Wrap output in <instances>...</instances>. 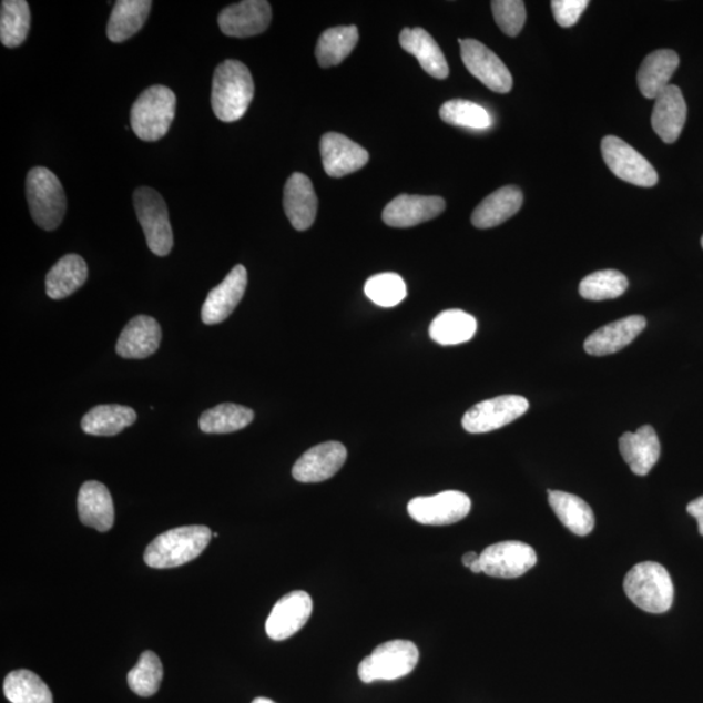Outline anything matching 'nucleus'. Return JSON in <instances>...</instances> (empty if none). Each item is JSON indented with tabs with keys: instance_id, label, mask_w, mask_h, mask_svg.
I'll return each mask as SVG.
<instances>
[{
	"instance_id": "1a4fd4ad",
	"label": "nucleus",
	"mask_w": 703,
	"mask_h": 703,
	"mask_svg": "<svg viewBox=\"0 0 703 703\" xmlns=\"http://www.w3.org/2000/svg\"><path fill=\"white\" fill-rule=\"evenodd\" d=\"M529 401L520 395H503L478 403L462 417V428L482 434L505 428L527 414Z\"/></svg>"
},
{
	"instance_id": "473e14b6",
	"label": "nucleus",
	"mask_w": 703,
	"mask_h": 703,
	"mask_svg": "<svg viewBox=\"0 0 703 703\" xmlns=\"http://www.w3.org/2000/svg\"><path fill=\"white\" fill-rule=\"evenodd\" d=\"M357 42L358 29L355 26L327 29L317 43L318 64L324 69L340 64L355 50Z\"/></svg>"
},
{
	"instance_id": "c85d7f7f",
	"label": "nucleus",
	"mask_w": 703,
	"mask_h": 703,
	"mask_svg": "<svg viewBox=\"0 0 703 703\" xmlns=\"http://www.w3.org/2000/svg\"><path fill=\"white\" fill-rule=\"evenodd\" d=\"M137 420V414L131 407L119 404H104L94 407L82 417L81 429L89 436L114 437L130 428Z\"/></svg>"
},
{
	"instance_id": "aec40b11",
	"label": "nucleus",
	"mask_w": 703,
	"mask_h": 703,
	"mask_svg": "<svg viewBox=\"0 0 703 703\" xmlns=\"http://www.w3.org/2000/svg\"><path fill=\"white\" fill-rule=\"evenodd\" d=\"M162 328L153 317L137 316L129 322L116 343V354L130 360H142L159 350Z\"/></svg>"
},
{
	"instance_id": "7c9ffc66",
	"label": "nucleus",
	"mask_w": 703,
	"mask_h": 703,
	"mask_svg": "<svg viewBox=\"0 0 703 703\" xmlns=\"http://www.w3.org/2000/svg\"><path fill=\"white\" fill-rule=\"evenodd\" d=\"M549 503L560 522L575 536H588L593 532L595 520L592 508L573 493L549 491Z\"/></svg>"
},
{
	"instance_id": "2f4dec72",
	"label": "nucleus",
	"mask_w": 703,
	"mask_h": 703,
	"mask_svg": "<svg viewBox=\"0 0 703 703\" xmlns=\"http://www.w3.org/2000/svg\"><path fill=\"white\" fill-rule=\"evenodd\" d=\"M429 333L430 338L440 346H456L473 338L477 320L459 309L446 310L431 322Z\"/></svg>"
},
{
	"instance_id": "4c0bfd02",
	"label": "nucleus",
	"mask_w": 703,
	"mask_h": 703,
	"mask_svg": "<svg viewBox=\"0 0 703 703\" xmlns=\"http://www.w3.org/2000/svg\"><path fill=\"white\" fill-rule=\"evenodd\" d=\"M626 276L618 271H602L590 274L580 283V295L587 300H611L624 295Z\"/></svg>"
},
{
	"instance_id": "a19ab883",
	"label": "nucleus",
	"mask_w": 703,
	"mask_h": 703,
	"mask_svg": "<svg viewBox=\"0 0 703 703\" xmlns=\"http://www.w3.org/2000/svg\"><path fill=\"white\" fill-rule=\"evenodd\" d=\"M491 10L500 31L508 37L518 35L526 26V3L521 0H493Z\"/></svg>"
},
{
	"instance_id": "5701e85b",
	"label": "nucleus",
	"mask_w": 703,
	"mask_h": 703,
	"mask_svg": "<svg viewBox=\"0 0 703 703\" xmlns=\"http://www.w3.org/2000/svg\"><path fill=\"white\" fill-rule=\"evenodd\" d=\"M620 454L638 476H646L660 460L661 444L652 426L645 425L635 432H625L619 440Z\"/></svg>"
},
{
	"instance_id": "c9c22d12",
	"label": "nucleus",
	"mask_w": 703,
	"mask_h": 703,
	"mask_svg": "<svg viewBox=\"0 0 703 703\" xmlns=\"http://www.w3.org/2000/svg\"><path fill=\"white\" fill-rule=\"evenodd\" d=\"M31 29V10L24 0H3L0 10V41L6 48H19Z\"/></svg>"
},
{
	"instance_id": "4be33fe9",
	"label": "nucleus",
	"mask_w": 703,
	"mask_h": 703,
	"mask_svg": "<svg viewBox=\"0 0 703 703\" xmlns=\"http://www.w3.org/2000/svg\"><path fill=\"white\" fill-rule=\"evenodd\" d=\"M646 319L642 316L625 317L597 330L583 344L592 356H608L622 350L645 330Z\"/></svg>"
},
{
	"instance_id": "2eb2a0df",
	"label": "nucleus",
	"mask_w": 703,
	"mask_h": 703,
	"mask_svg": "<svg viewBox=\"0 0 703 703\" xmlns=\"http://www.w3.org/2000/svg\"><path fill=\"white\" fill-rule=\"evenodd\" d=\"M347 460V448L339 442H326L310 448L292 468V476L303 483L330 480Z\"/></svg>"
},
{
	"instance_id": "79ce46f5",
	"label": "nucleus",
	"mask_w": 703,
	"mask_h": 703,
	"mask_svg": "<svg viewBox=\"0 0 703 703\" xmlns=\"http://www.w3.org/2000/svg\"><path fill=\"white\" fill-rule=\"evenodd\" d=\"M589 4L588 0H552L551 10L560 27L571 28L578 24Z\"/></svg>"
},
{
	"instance_id": "412c9836",
	"label": "nucleus",
	"mask_w": 703,
	"mask_h": 703,
	"mask_svg": "<svg viewBox=\"0 0 703 703\" xmlns=\"http://www.w3.org/2000/svg\"><path fill=\"white\" fill-rule=\"evenodd\" d=\"M686 103L676 85H669L655 100L652 125L665 144H673L680 137L686 122Z\"/></svg>"
},
{
	"instance_id": "f03ea898",
	"label": "nucleus",
	"mask_w": 703,
	"mask_h": 703,
	"mask_svg": "<svg viewBox=\"0 0 703 703\" xmlns=\"http://www.w3.org/2000/svg\"><path fill=\"white\" fill-rule=\"evenodd\" d=\"M207 527L191 526L167 530L147 546L145 563L156 570L181 567L198 558L213 538Z\"/></svg>"
},
{
	"instance_id": "20e7f679",
	"label": "nucleus",
	"mask_w": 703,
	"mask_h": 703,
	"mask_svg": "<svg viewBox=\"0 0 703 703\" xmlns=\"http://www.w3.org/2000/svg\"><path fill=\"white\" fill-rule=\"evenodd\" d=\"M176 95L167 86L154 85L141 93L131 110V126L142 141L166 136L175 119Z\"/></svg>"
},
{
	"instance_id": "6e6552de",
	"label": "nucleus",
	"mask_w": 703,
	"mask_h": 703,
	"mask_svg": "<svg viewBox=\"0 0 703 703\" xmlns=\"http://www.w3.org/2000/svg\"><path fill=\"white\" fill-rule=\"evenodd\" d=\"M602 156L612 174L622 181L652 189L658 183V174L645 156L625 141L617 136L602 140Z\"/></svg>"
},
{
	"instance_id": "f8f14e48",
	"label": "nucleus",
	"mask_w": 703,
	"mask_h": 703,
	"mask_svg": "<svg viewBox=\"0 0 703 703\" xmlns=\"http://www.w3.org/2000/svg\"><path fill=\"white\" fill-rule=\"evenodd\" d=\"M482 573L498 579H518L537 563V553L529 544L505 541L489 546L480 553Z\"/></svg>"
},
{
	"instance_id": "423d86ee",
	"label": "nucleus",
	"mask_w": 703,
	"mask_h": 703,
	"mask_svg": "<svg viewBox=\"0 0 703 703\" xmlns=\"http://www.w3.org/2000/svg\"><path fill=\"white\" fill-rule=\"evenodd\" d=\"M420 653L414 642L394 640L380 645L358 665L363 683L391 682L409 675L416 669Z\"/></svg>"
},
{
	"instance_id": "f257e3e1",
	"label": "nucleus",
	"mask_w": 703,
	"mask_h": 703,
	"mask_svg": "<svg viewBox=\"0 0 703 703\" xmlns=\"http://www.w3.org/2000/svg\"><path fill=\"white\" fill-rule=\"evenodd\" d=\"M254 96V82L248 67L228 59L216 67L213 78L212 106L224 123L241 121Z\"/></svg>"
},
{
	"instance_id": "9d476101",
	"label": "nucleus",
	"mask_w": 703,
	"mask_h": 703,
	"mask_svg": "<svg viewBox=\"0 0 703 703\" xmlns=\"http://www.w3.org/2000/svg\"><path fill=\"white\" fill-rule=\"evenodd\" d=\"M470 508L472 502L467 493L450 490L410 500L408 513L424 526L444 527L466 519Z\"/></svg>"
},
{
	"instance_id": "72a5a7b5",
	"label": "nucleus",
	"mask_w": 703,
	"mask_h": 703,
	"mask_svg": "<svg viewBox=\"0 0 703 703\" xmlns=\"http://www.w3.org/2000/svg\"><path fill=\"white\" fill-rule=\"evenodd\" d=\"M254 418L252 409L223 403L200 417V429L206 434H230L245 429Z\"/></svg>"
},
{
	"instance_id": "ea45409f",
	"label": "nucleus",
	"mask_w": 703,
	"mask_h": 703,
	"mask_svg": "<svg viewBox=\"0 0 703 703\" xmlns=\"http://www.w3.org/2000/svg\"><path fill=\"white\" fill-rule=\"evenodd\" d=\"M365 295L383 308H394L407 296L406 282L394 273L374 275L365 284Z\"/></svg>"
},
{
	"instance_id": "f3484780",
	"label": "nucleus",
	"mask_w": 703,
	"mask_h": 703,
	"mask_svg": "<svg viewBox=\"0 0 703 703\" xmlns=\"http://www.w3.org/2000/svg\"><path fill=\"white\" fill-rule=\"evenodd\" d=\"M322 163L326 174L343 177L361 170L369 162V153L340 133H326L320 140Z\"/></svg>"
},
{
	"instance_id": "f704fd0d",
	"label": "nucleus",
	"mask_w": 703,
	"mask_h": 703,
	"mask_svg": "<svg viewBox=\"0 0 703 703\" xmlns=\"http://www.w3.org/2000/svg\"><path fill=\"white\" fill-rule=\"evenodd\" d=\"M3 691L6 699L11 703H54L50 687L29 670L9 673L4 680Z\"/></svg>"
},
{
	"instance_id": "6ab92c4d",
	"label": "nucleus",
	"mask_w": 703,
	"mask_h": 703,
	"mask_svg": "<svg viewBox=\"0 0 703 703\" xmlns=\"http://www.w3.org/2000/svg\"><path fill=\"white\" fill-rule=\"evenodd\" d=\"M284 212L292 226L297 231H305L313 226L318 211L316 191L308 176L295 172L284 186Z\"/></svg>"
},
{
	"instance_id": "37998d69",
	"label": "nucleus",
	"mask_w": 703,
	"mask_h": 703,
	"mask_svg": "<svg viewBox=\"0 0 703 703\" xmlns=\"http://www.w3.org/2000/svg\"><path fill=\"white\" fill-rule=\"evenodd\" d=\"M687 513L699 522L700 533L703 537V497H700L686 507Z\"/></svg>"
},
{
	"instance_id": "e433bc0d",
	"label": "nucleus",
	"mask_w": 703,
	"mask_h": 703,
	"mask_svg": "<svg viewBox=\"0 0 703 703\" xmlns=\"http://www.w3.org/2000/svg\"><path fill=\"white\" fill-rule=\"evenodd\" d=\"M440 119L447 124L463 126L470 130H489L492 124L490 112L481 104L466 101L451 100L439 110Z\"/></svg>"
},
{
	"instance_id": "393cba45",
	"label": "nucleus",
	"mask_w": 703,
	"mask_h": 703,
	"mask_svg": "<svg viewBox=\"0 0 703 703\" xmlns=\"http://www.w3.org/2000/svg\"><path fill=\"white\" fill-rule=\"evenodd\" d=\"M680 64L673 50H656L643 59L638 74L640 92L648 100H656L670 84Z\"/></svg>"
},
{
	"instance_id": "a211bd4d",
	"label": "nucleus",
	"mask_w": 703,
	"mask_h": 703,
	"mask_svg": "<svg viewBox=\"0 0 703 703\" xmlns=\"http://www.w3.org/2000/svg\"><path fill=\"white\" fill-rule=\"evenodd\" d=\"M445 208L446 201L442 197L401 194L386 206L383 218L387 226L409 228L437 218Z\"/></svg>"
},
{
	"instance_id": "0eeeda50",
	"label": "nucleus",
	"mask_w": 703,
	"mask_h": 703,
	"mask_svg": "<svg viewBox=\"0 0 703 703\" xmlns=\"http://www.w3.org/2000/svg\"><path fill=\"white\" fill-rule=\"evenodd\" d=\"M133 204L141 227L145 232L149 249L155 256L166 257L174 246L166 201L155 190L141 186L134 191Z\"/></svg>"
},
{
	"instance_id": "cd10ccee",
	"label": "nucleus",
	"mask_w": 703,
	"mask_h": 703,
	"mask_svg": "<svg viewBox=\"0 0 703 703\" xmlns=\"http://www.w3.org/2000/svg\"><path fill=\"white\" fill-rule=\"evenodd\" d=\"M88 279V265L79 254H67L47 275V294L52 300L71 296Z\"/></svg>"
},
{
	"instance_id": "58836bf2",
	"label": "nucleus",
	"mask_w": 703,
	"mask_h": 703,
	"mask_svg": "<svg viewBox=\"0 0 703 703\" xmlns=\"http://www.w3.org/2000/svg\"><path fill=\"white\" fill-rule=\"evenodd\" d=\"M162 680L163 665L153 652L142 653L139 663L129 673V685L141 697H152L159 692Z\"/></svg>"
},
{
	"instance_id": "49530a36",
	"label": "nucleus",
	"mask_w": 703,
	"mask_h": 703,
	"mask_svg": "<svg viewBox=\"0 0 703 703\" xmlns=\"http://www.w3.org/2000/svg\"><path fill=\"white\" fill-rule=\"evenodd\" d=\"M701 245H702V248H703V236H702V238H701Z\"/></svg>"
},
{
	"instance_id": "ddd939ff",
	"label": "nucleus",
	"mask_w": 703,
	"mask_h": 703,
	"mask_svg": "<svg viewBox=\"0 0 703 703\" xmlns=\"http://www.w3.org/2000/svg\"><path fill=\"white\" fill-rule=\"evenodd\" d=\"M272 7L265 0H244L224 9L218 17L222 33L236 39H248L267 31L272 22Z\"/></svg>"
},
{
	"instance_id": "c756f323",
	"label": "nucleus",
	"mask_w": 703,
	"mask_h": 703,
	"mask_svg": "<svg viewBox=\"0 0 703 703\" xmlns=\"http://www.w3.org/2000/svg\"><path fill=\"white\" fill-rule=\"evenodd\" d=\"M151 0H119L108 26L111 42L121 43L141 31L152 11Z\"/></svg>"
},
{
	"instance_id": "dca6fc26",
	"label": "nucleus",
	"mask_w": 703,
	"mask_h": 703,
	"mask_svg": "<svg viewBox=\"0 0 703 703\" xmlns=\"http://www.w3.org/2000/svg\"><path fill=\"white\" fill-rule=\"evenodd\" d=\"M248 286V273L243 265H237L214 287L202 305L201 317L205 325H218L226 320L245 295Z\"/></svg>"
},
{
	"instance_id": "b1692460",
	"label": "nucleus",
	"mask_w": 703,
	"mask_h": 703,
	"mask_svg": "<svg viewBox=\"0 0 703 703\" xmlns=\"http://www.w3.org/2000/svg\"><path fill=\"white\" fill-rule=\"evenodd\" d=\"M80 520L84 526L99 532H109L114 527V503L106 486L99 481H88L81 486L78 497Z\"/></svg>"
},
{
	"instance_id": "4468645a",
	"label": "nucleus",
	"mask_w": 703,
	"mask_h": 703,
	"mask_svg": "<svg viewBox=\"0 0 703 703\" xmlns=\"http://www.w3.org/2000/svg\"><path fill=\"white\" fill-rule=\"evenodd\" d=\"M313 611L312 597L295 590L275 603L266 620V633L274 641H284L296 634L308 623Z\"/></svg>"
},
{
	"instance_id": "a18cd8bd",
	"label": "nucleus",
	"mask_w": 703,
	"mask_h": 703,
	"mask_svg": "<svg viewBox=\"0 0 703 703\" xmlns=\"http://www.w3.org/2000/svg\"><path fill=\"white\" fill-rule=\"evenodd\" d=\"M252 703H275V702L265 697H258L254 700Z\"/></svg>"
},
{
	"instance_id": "39448f33",
	"label": "nucleus",
	"mask_w": 703,
	"mask_h": 703,
	"mask_svg": "<svg viewBox=\"0 0 703 703\" xmlns=\"http://www.w3.org/2000/svg\"><path fill=\"white\" fill-rule=\"evenodd\" d=\"M27 198L37 226L47 231L61 226L67 212V198L63 185L54 172L44 167L29 171Z\"/></svg>"
},
{
	"instance_id": "c03bdc74",
	"label": "nucleus",
	"mask_w": 703,
	"mask_h": 703,
	"mask_svg": "<svg viewBox=\"0 0 703 703\" xmlns=\"http://www.w3.org/2000/svg\"><path fill=\"white\" fill-rule=\"evenodd\" d=\"M478 558H480L478 553L473 551L467 552L466 556L462 557V564L466 566L467 568H470V566H472L476 562V560H478Z\"/></svg>"
},
{
	"instance_id": "bb28decb",
	"label": "nucleus",
	"mask_w": 703,
	"mask_h": 703,
	"mask_svg": "<svg viewBox=\"0 0 703 703\" xmlns=\"http://www.w3.org/2000/svg\"><path fill=\"white\" fill-rule=\"evenodd\" d=\"M522 202V192L518 186H503V189L491 193L476 207L472 215L473 226L481 230L500 226L518 214Z\"/></svg>"
},
{
	"instance_id": "9b49d317",
	"label": "nucleus",
	"mask_w": 703,
	"mask_h": 703,
	"mask_svg": "<svg viewBox=\"0 0 703 703\" xmlns=\"http://www.w3.org/2000/svg\"><path fill=\"white\" fill-rule=\"evenodd\" d=\"M461 59L467 70L490 91L506 94L512 91L513 79L497 54L476 40H459Z\"/></svg>"
},
{
	"instance_id": "7ed1b4c3",
	"label": "nucleus",
	"mask_w": 703,
	"mask_h": 703,
	"mask_svg": "<svg viewBox=\"0 0 703 703\" xmlns=\"http://www.w3.org/2000/svg\"><path fill=\"white\" fill-rule=\"evenodd\" d=\"M624 592L643 611L663 613L673 603V583L665 568L655 562L634 566L624 579Z\"/></svg>"
},
{
	"instance_id": "a878e982",
	"label": "nucleus",
	"mask_w": 703,
	"mask_h": 703,
	"mask_svg": "<svg viewBox=\"0 0 703 703\" xmlns=\"http://www.w3.org/2000/svg\"><path fill=\"white\" fill-rule=\"evenodd\" d=\"M399 41L404 50L417 58L426 73L438 80L448 78L450 69H448L445 54L425 29H403Z\"/></svg>"
}]
</instances>
